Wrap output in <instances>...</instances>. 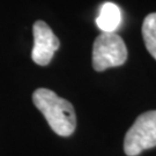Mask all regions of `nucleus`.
<instances>
[{
  "label": "nucleus",
  "mask_w": 156,
  "mask_h": 156,
  "mask_svg": "<svg viewBox=\"0 0 156 156\" xmlns=\"http://www.w3.org/2000/svg\"><path fill=\"white\" fill-rule=\"evenodd\" d=\"M33 102L55 133L60 136H69L74 133L76 117L74 108L68 101L50 89L38 88L34 91Z\"/></svg>",
  "instance_id": "nucleus-1"
},
{
  "label": "nucleus",
  "mask_w": 156,
  "mask_h": 156,
  "mask_svg": "<svg viewBox=\"0 0 156 156\" xmlns=\"http://www.w3.org/2000/svg\"><path fill=\"white\" fill-rule=\"evenodd\" d=\"M156 146V110L147 111L135 119L124 140V151L128 156H136Z\"/></svg>",
  "instance_id": "nucleus-3"
},
{
  "label": "nucleus",
  "mask_w": 156,
  "mask_h": 156,
  "mask_svg": "<svg viewBox=\"0 0 156 156\" xmlns=\"http://www.w3.org/2000/svg\"><path fill=\"white\" fill-rule=\"evenodd\" d=\"M122 22L120 8L113 2L103 4L96 17V24L103 33H115Z\"/></svg>",
  "instance_id": "nucleus-5"
},
{
  "label": "nucleus",
  "mask_w": 156,
  "mask_h": 156,
  "mask_svg": "<svg viewBox=\"0 0 156 156\" xmlns=\"http://www.w3.org/2000/svg\"><path fill=\"white\" fill-rule=\"evenodd\" d=\"M127 48L116 33H103L95 39L93 46V67L97 72L122 66L127 59Z\"/></svg>",
  "instance_id": "nucleus-2"
},
{
  "label": "nucleus",
  "mask_w": 156,
  "mask_h": 156,
  "mask_svg": "<svg viewBox=\"0 0 156 156\" xmlns=\"http://www.w3.org/2000/svg\"><path fill=\"white\" fill-rule=\"evenodd\" d=\"M142 37L145 46L156 60V13H151L142 23Z\"/></svg>",
  "instance_id": "nucleus-6"
},
{
  "label": "nucleus",
  "mask_w": 156,
  "mask_h": 156,
  "mask_svg": "<svg viewBox=\"0 0 156 156\" xmlns=\"http://www.w3.org/2000/svg\"><path fill=\"white\" fill-rule=\"evenodd\" d=\"M34 48L31 51V58L34 62L41 66L49 65L55 56L60 42L52 29L44 21H36L33 27Z\"/></svg>",
  "instance_id": "nucleus-4"
}]
</instances>
